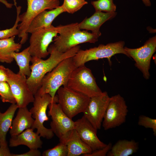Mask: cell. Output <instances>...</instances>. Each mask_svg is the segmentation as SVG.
Instances as JSON below:
<instances>
[{
  "instance_id": "6da1fadb",
  "label": "cell",
  "mask_w": 156,
  "mask_h": 156,
  "mask_svg": "<svg viewBox=\"0 0 156 156\" xmlns=\"http://www.w3.org/2000/svg\"><path fill=\"white\" fill-rule=\"evenodd\" d=\"M80 49L77 45L68 51L62 53L58 51L53 44L48 48L50 54L49 57L45 60L36 57H32L30 66V75L27 79L28 87L34 95L39 88L41 82L44 76L53 69L60 62L67 58L73 56Z\"/></svg>"
},
{
  "instance_id": "7a4b0ae2",
  "label": "cell",
  "mask_w": 156,
  "mask_h": 156,
  "mask_svg": "<svg viewBox=\"0 0 156 156\" xmlns=\"http://www.w3.org/2000/svg\"><path fill=\"white\" fill-rule=\"evenodd\" d=\"M76 68L73 57L62 60L44 76L36 93L40 95L48 94L53 99H57V95H55L57 90L61 86H66Z\"/></svg>"
},
{
  "instance_id": "3957f363",
  "label": "cell",
  "mask_w": 156,
  "mask_h": 156,
  "mask_svg": "<svg viewBox=\"0 0 156 156\" xmlns=\"http://www.w3.org/2000/svg\"><path fill=\"white\" fill-rule=\"evenodd\" d=\"M58 34L54 38L53 45L59 51L64 53L82 43H94L99 37L86 31H81L77 23L57 26Z\"/></svg>"
},
{
  "instance_id": "277c9868",
  "label": "cell",
  "mask_w": 156,
  "mask_h": 156,
  "mask_svg": "<svg viewBox=\"0 0 156 156\" xmlns=\"http://www.w3.org/2000/svg\"><path fill=\"white\" fill-rule=\"evenodd\" d=\"M125 44L124 41H120L106 45L101 44L85 50L80 49L73 57V59L77 67L88 61L104 58H107L111 64V57L117 54H123L130 58L124 49Z\"/></svg>"
},
{
  "instance_id": "5b68a950",
  "label": "cell",
  "mask_w": 156,
  "mask_h": 156,
  "mask_svg": "<svg viewBox=\"0 0 156 156\" xmlns=\"http://www.w3.org/2000/svg\"><path fill=\"white\" fill-rule=\"evenodd\" d=\"M65 87L90 98L103 92L98 86L91 70L85 65L73 70Z\"/></svg>"
},
{
  "instance_id": "8992f818",
  "label": "cell",
  "mask_w": 156,
  "mask_h": 156,
  "mask_svg": "<svg viewBox=\"0 0 156 156\" xmlns=\"http://www.w3.org/2000/svg\"><path fill=\"white\" fill-rule=\"evenodd\" d=\"M26 11L19 15L20 23L18 24V37L21 38L20 43H25L28 39L27 31L33 19L41 12L51 10L60 6V0H27Z\"/></svg>"
},
{
  "instance_id": "52a82bcc",
  "label": "cell",
  "mask_w": 156,
  "mask_h": 156,
  "mask_svg": "<svg viewBox=\"0 0 156 156\" xmlns=\"http://www.w3.org/2000/svg\"><path fill=\"white\" fill-rule=\"evenodd\" d=\"M33 106L30 109L34 121L31 128L37 129L36 133L44 138L50 139L53 136L54 133L50 129L46 128L44 125L45 121L49 120L46 111L49 105L52 103H58V98L53 100L48 94L40 95L36 93L34 95Z\"/></svg>"
},
{
  "instance_id": "ba28073f",
  "label": "cell",
  "mask_w": 156,
  "mask_h": 156,
  "mask_svg": "<svg viewBox=\"0 0 156 156\" xmlns=\"http://www.w3.org/2000/svg\"><path fill=\"white\" fill-rule=\"evenodd\" d=\"M56 92L58 103L64 113L71 119L78 114L83 113L90 99L65 86L60 87Z\"/></svg>"
},
{
  "instance_id": "9c48e42d",
  "label": "cell",
  "mask_w": 156,
  "mask_h": 156,
  "mask_svg": "<svg viewBox=\"0 0 156 156\" xmlns=\"http://www.w3.org/2000/svg\"><path fill=\"white\" fill-rule=\"evenodd\" d=\"M31 34L29 47L31 55L42 59L46 57L49 54L48 49L50 44L58 34L57 26L52 25L38 29Z\"/></svg>"
},
{
  "instance_id": "30bf717a",
  "label": "cell",
  "mask_w": 156,
  "mask_h": 156,
  "mask_svg": "<svg viewBox=\"0 0 156 156\" xmlns=\"http://www.w3.org/2000/svg\"><path fill=\"white\" fill-rule=\"evenodd\" d=\"M128 112L126 101L120 94L110 97L102 124L104 129L115 128L125 123Z\"/></svg>"
},
{
  "instance_id": "8fae6325",
  "label": "cell",
  "mask_w": 156,
  "mask_h": 156,
  "mask_svg": "<svg viewBox=\"0 0 156 156\" xmlns=\"http://www.w3.org/2000/svg\"><path fill=\"white\" fill-rule=\"evenodd\" d=\"M48 107V115L52 120L51 129L59 138L60 142L63 143L75 129V122L64 113L58 103H51Z\"/></svg>"
},
{
  "instance_id": "7c38bea8",
  "label": "cell",
  "mask_w": 156,
  "mask_h": 156,
  "mask_svg": "<svg viewBox=\"0 0 156 156\" xmlns=\"http://www.w3.org/2000/svg\"><path fill=\"white\" fill-rule=\"evenodd\" d=\"M7 82L9 84L18 108L27 107L34 100V95L29 89L26 76L16 73L8 68H6Z\"/></svg>"
},
{
  "instance_id": "4fadbf2b",
  "label": "cell",
  "mask_w": 156,
  "mask_h": 156,
  "mask_svg": "<svg viewBox=\"0 0 156 156\" xmlns=\"http://www.w3.org/2000/svg\"><path fill=\"white\" fill-rule=\"evenodd\" d=\"M156 36L147 40L142 46L137 48L131 49L126 47L124 49L135 62V65L142 73L144 78L149 79L151 58L156 51Z\"/></svg>"
},
{
  "instance_id": "5bb4252c",
  "label": "cell",
  "mask_w": 156,
  "mask_h": 156,
  "mask_svg": "<svg viewBox=\"0 0 156 156\" xmlns=\"http://www.w3.org/2000/svg\"><path fill=\"white\" fill-rule=\"evenodd\" d=\"M110 97L105 91L90 98L83 116L97 130L101 129Z\"/></svg>"
},
{
  "instance_id": "9a60e30c",
  "label": "cell",
  "mask_w": 156,
  "mask_h": 156,
  "mask_svg": "<svg viewBox=\"0 0 156 156\" xmlns=\"http://www.w3.org/2000/svg\"><path fill=\"white\" fill-rule=\"evenodd\" d=\"M75 129L81 140L92 151L102 148L107 144L101 141L97 135V130L83 116L75 122Z\"/></svg>"
},
{
  "instance_id": "2e32d148",
  "label": "cell",
  "mask_w": 156,
  "mask_h": 156,
  "mask_svg": "<svg viewBox=\"0 0 156 156\" xmlns=\"http://www.w3.org/2000/svg\"><path fill=\"white\" fill-rule=\"evenodd\" d=\"M116 12L104 13L95 11V13L89 18H86L81 22L78 23L79 29L90 30L92 33L99 37L101 35L100 29L106 21L114 18Z\"/></svg>"
},
{
  "instance_id": "e0dca14e",
  "label": "cell",
  "mask_w": 156,
  "mask_h": 156,
  "mask_svg": "<svg viewBox=\"0 0 156 156\" xmlns=\"http://www.w3.org/2000/svg\"><path fill=\"white\" fill-rule=\"evenodd\" d=\"M34 130L31 128H28L19 134L11 136L9 146L14 147L24 145L30 149L41 148L43 143L41 137Z\"/></svg>"
},
{
  "instance_id": "ac0fdd59",
  "label": "cell",
  "mask_w": 156,
  "mask_h": 156,
  "mask_svg": "<svg viewBox=\"0 0 156 156\" xmlns=\"http://www.w3.org/2000/svg\"><path fill=\"white\" fill-rule=\"evenodd\" d=\"M64 12L61 5L49 11L46 10L41 12L32 21L27 31V33L31 34L40 29L51 26L54 20Z\"/></svg>"
},
{
  "instance_id": "d6986e66",
  "label": "cell",
  "mask_w": 156,
  "mask_h": 156,
  "mask_svg": "<svg viewBox=\"0 0 156 156\" xmlns=\"http://www.w3.org/2000/svg\"><path fill=\"white\" fill-rule=\"evenodd\" d=\"M15 118L12 120L10 133L11 136L20 133L31 128L34 120L27 107L19 108Z\"/></svg>"
},
{
  "instance_id": "ffe728a7",
  "label": "cell",
  "mask_w": 156,
  "mask_h": 156,
  "mask_svg": "<svg viewBox=\"0 0 156 156\" xmlns=\"http://www.w3.org/2000/svg\"><path fill=\"white\" fill-rule=\"evenodd\" d=\"M68 150L67 156H78L90 153L91 148L80 138L75 129L73 130L64 142Z\"/></svg>"
},
{
  "instance_id": "44dd1931",
  "label": "cell",
  "mask_w": 156,
  "mask_h": 156,
  "mask_svg": "<svg viewBox=\"0 0 156 156\" xmlns=\"http://www.w3.org/2000/svg\"><path fill=\"white\" fill-rule=\"evenodd\" d=\"M139 148L138 143L134 140H120L108 152L107 156H128L136 153Z\"/></svg>"
},
{
  "instance_id": "7402d4cb",
  "label": "cell",
  "mask_w": 156,
  "mask_h": 156,
  "mask_svg": "<svg viewBox=\"0 0 156 156\" xmlns=\"http://www.w3.org/2000/svg\"><path fill=\"white\" fill-rule=\"evenodd\" d=\"M18 108L16 103L12 104L3 113L0 112V141L1 146H8L7 133L10 128L15 112Z\"/></svg>"
},
{
  "instance_id": "603a6c76",
  "label": "cell",
  "mask_w": 156,
  "mask_h": 156,
  "mask_svg": "<svg viewBox=\"0 0 156 156\" xmlns=\"http://www.w3.org/2000/svg\"><path fill=\"white\" fill-rule=\"evenodd\" d=\"M15 36L0 39V62L11 63L14 60L12 53L18 52L21 49L22 44L15 42Z\"/></svg>"
},
{
  "instance_id": "cb8c5ba5",
  "label": "cell",
  "mask_w": 156,
  "mask_h": 156,
  "mask_svg": "<svg viewBox=\"0 0 156 156\" xmlns=\"http://www.w3.org/2000/svg\"><path fill=\"white\" fill-rule=\"evenodd\" d=\"M12 56L18 66L19 71L18 73L29 77L31 73L29 63L32 58L29 47L21 52L13 53Z\"/></svg>"
},
{
  "instance_id": "d4e9b609",
  "label": "cell",
  "mask_w": 156,
  "mask_h": 156,
  "mask_svg": "<svg viewBox=\"0 0 156 156\" xmlns=\"http://www.w3.org/2000/svg\"><path fill=\"white\" fill-rule=\"evenodd\" d=\"M14 4L16 6V9L17 15L16 21L12 27L10 29L0 30V39L8 38L13 36L18 35L19 34L18 27L20 21L19 15L21 7L20 6H17L16 0H14Z\"/></svg>"
},
{
  "instance_id": "484cf974",
  "label": "cell",
  "mask_w": 156,
  "mask_h": 156,
  "mask_svg": "<svg viewBox=\"0 0 156 156\" xmlns=\"http://www.w3.org/2000/svg\"><path fill=\"white\" fill-rule=\"evenodd\" d=\"M91 4L96 11L113 12H115L116 10V6L113 0H97L91 1Z\"/></svg>"
},
{
  "instance_id": "4316f807",
  "label": "cell",
  "mask_w": 156,
  "mask_h": 156,
  "mask_svg": "<svg viewBox=\"0 0 156 156\" xmlns=\"http://www.w3.org/2000/svg\"><path fill=\"white\" fill-rule=\"evenodd\" d=\"M88 3L85 0H64L61 6L64 12L73 14Z\"/></svg>"
},
{
  "instance_id": "83f0119b",
  "label": "cell",
  "mask_w": 156,
  "mask_h": 156,
  "mask_svg": "<svg viewBox=\"0 0 156 156\" xmlns=\"http://www.w3.org/2000/svg\"><path fill=\"white\" fill-rule=\"evenodd\" d=\"M0 99L3 102L16 103L10 87L6 81L0 82Z\"/></svg>"
},
{
  "instance_id": "f1b7e54d",
  "label": "cell",
  "mask_w": 156,
  "mask_h": 156,
  "mask_svg": "<svg viewBox=\"0 0 156 156\" xmlns=\"http://www.w3.org/2000/svg\"><path fill=\"white\" fill-rule=\"evenodd\" d=\"M68 150L65 144L60 142L52 148L44 151L42 154L43 156H67Z\"/></svg>"
},
{
  "instance_id": "f546056e",
  "label": "cell",
  "mask_w": 156,
  "mask_h": 156,
  "mask_svg": "<svg viewBox=\"0 0 156 156\" xmlns=\"http://www.w3.org/2000/svg\"><path fill=\"white\" fill-rule=\"evenodd\" d=\"M138 124L146 128L152 129L155 136L156 135V119L144 115H140L138 118Z\"/></svg>"
},
{
  "instance_id": "4dcf8cb0",
  "label": "cell",
  "mask_w": 156,
  "mask_h": 156,
  "mask_svg": "<svg viewBox=\"0 0 156 156\" xmlns=\"http://www.w3.org/2000/svg\"><path fill=\"white\" fill-rule=\"evenodd\" d=\"M112 146V144L110 142L106 146L101 149L92 152L90 154H86L83 156H105L111 149Z\"/></svg>"
},
{
  "instance_id": "1f68e13d",
  "label": "cell",
  "mask_w": 156,
  "mask_h": 156,
  "mask_svg": "<svg viewBox=\"0 0 156 156\" xmlns=\"http://www.w3.org/2000/svg\"><path fill=\"white\" fill-rule=\"evenodd\" d=\"M28 152L21 154L12 153V156H40L41 152L38 149H31Z\"/></svg>"
},
{
  "instance_id": "d6a6232c",
  "label": "cell",
  "mask_w": 156,
  "mask_h": 156,
  "mask_svg": "<svg viewBox=\"0 0 156 156\" xmlns=\"http://www.w3.org/2000/svg\"><path fill=\"white\" fill-rule=\"evenodd\" d=\"M6 68L4 66L0 65V82L7 81V76Z\"/></svg>"
},
{
  "instance_id": "836d02e7",
  "label": "cell",
  "mask_w": 156,
  "mask_h": 156,
  "mask_svg": "<svg viewBox=\"0 0 156 156\" xmlns=\"http://www.w3.org/2000/svg\"><path fill=\"white\" fill-rule=\"evenodd\" d=\"M8 146H0V156H12Z\"/></svg>"
},
{
  "instance_id": "e575fe53",
  "label": "cell",
  "mask_w": 156,
  "mask_h": 156,
  "mask_svg": "<svg viewBox=\"0 0 156 156\" xmlns=\"http://www.w3.org/2000/svg\"><path fill=\"white\" fill-rule=\"evenodd\" d=\"M0 2L3 4L8 8H11L14 5L11 3H8L6 0H0Z\"/></svg>"
},
{
  "instance_id": "d590c367",
  "label": "cell",
  "mask_w": 156,
  "mask_h": 156,
  "mask_svg": "<svg viewBox=\"0 0 156 156\" xmlns=\"http://www.w3.org/2000/svg\"><path fill=\"white\" fill-rule=\"evenodd\" d=\"M143 2L146 6H150L151 3L150 0H142Z\"/></svg>"
},
{
  "instance_id": "8d00e7d4",
  "label": "cell",
  "mask_w": 156,
  "mask_h": 156,
  "mask_svg": "<svg viewBox=\"0 0 156 156\" xmlns=\"http://www.w3.org/2000/svg\"><path fill=\"white\" fill-rule=\"evenodd\" d=\"M1 146V142H0V146Z\"/></svg>"
}]
</instances>
